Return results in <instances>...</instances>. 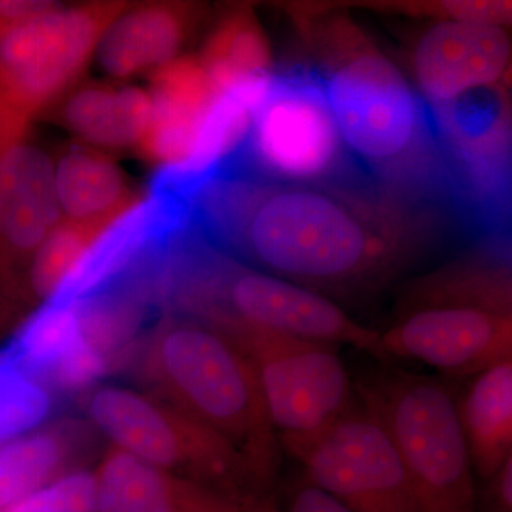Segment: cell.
I'll return each instance as SVG.
<instances>
[{
    "label": "cell",
    "mask_w": 512,
    "mask_h": 512,
    "mask_svg": "<svg viewBox=\"0 0 512 512\" xmlns=\"http://www.w3.org/2000/svg\"><path fill=\"white\" fill-rule=\"evenodd\" d=\"M367 177L278 181L222 157L190 173L161 168L153 184L215 247L340 305L389 288L454 228L446 202Z\"/></svg>",
    "instance_id": "cell-1"
},
{
    "label": "cell",
    "mask_w": 512,
    "mask_h": 512,
    "mask_svg": "<svg viewBox=\"0 0 512 512\" xmlns=\"http://www.w3.org/2000/svg\"><path fill=\"white\" fill-rule=\"evenodd\" d=\"M296 18L346 153L387 187L437 201L453 194L426 104L399 67L346 16Z\"/></svg>",
    "instance_id": "cell-2"
},
{
    "label": "cell",
    "mask_w": 512,
    "mask_h": 512,
    "mask_svg": "<svg viewBox=\"0 0 512 512\" xmlns=\"http://www.w3.org/2000/svg\"><path fill=\"white\" fill-rule=\"evenodd\" d=\"M161 313L229 333L264 330L348 345L387 362L379 330L357 322L332 299L252 268L215 247L185 221L165 241L158 266Z\"/></svg>",
    "instance_id": "cell-3"
},
{
    "label": "cell",
    "mask_w": 512,
    "mask_h": 512,
    "mask_svg": "<svg viewBox=\"0 0 512 512\" xmlns=\"http://www.w3.org/2000/svg\"><path fill=\"white\" fill-rule=\"evenodd\" d=\"M140 389L156 394L229 441L264 493L279 471V437L266 413L251 360L221 330L163 312L127 362Z\"/></svg>",
    "instance_id": "cell-4"
},
{
    "label": "cell",
    "mask_w": 512,
    "mask_h": 512,
    "mask_svg": "<svg viewBox=\"0 0 512 512\" xmlns=\"http://www.w3.org/2000/svg\"><path fill=\"white\" fill-rule=\"evenodd\" d=\"M387 359L473 376L512 356V269L505 245L483 242L403 286L380 332Z\"/></svg>",
    "instance_id": "cell-5"
},
{
    "label": "cell",
    "mask_w": 512,
    "mask_h": 512,
    "mask_svg": "<svg viewBox=\"0 0 512 512\" xmlns=\"http://www.w3.org/2000/svg\"><path fill=\"white\" fill-rule=\"evenodd\" d=\"M87 419L111 447L218 491L241 504L264 493L229 441L156 394L101 383L87 393Z\"/></svg>",
    "instance_id": "cell-6"
},
{
    "label": "cell",
    "mask_w": 512,
    "mask_h": 512,
    "mask_svg": "<svg viewBox=\"0 0 512 512\" xmlns=\"http://www.w3.org/2000/svg\"><path fill=\"white\" fill-rule=\"evenodd\" d=\"M363 406L389 431L416 512H477V491L456 397L444 384L387 373L360 387Z\"/></svg>",
    "instance_id": "cell-7"
},
{
    "label": "cell",
    "mask_w": 512,
    "mask_h": 512,
    "mask_svg": "<svg viewBox=\"0 0 512 512\" xmlns=\"http://www.w3.org/2000/svg\"><path fill=\"white\" fill-rule=\"evenodd\" d=\"M126 2L62 6L0 33V150L28 140L33 121L70 92Z\"/></svg>",
    "instance_id": "cell-8"
},
{
    "label": "cell",
    "mask_w": 512,
    "mask_h": 512,
    "mask_svg": "<svg viewBox=\"0 0 512 512\" xmlns=\"http://www.w3.org/2000/svg\"><path fill=\"white\" fill-rule=\"evenodd\" d=\"M346 150L318 76H272L227 154L239 167L278 181H322L348 175Z\"/></svg>",
    "instance_id": "cell-9"
},
{
    "label": "cell",
    "mask_w": 512,
    "mask_h": 512,
    "mask_svg": "<svg viewBox=\"0 0 512 512\" xmlns=\"http://www.w3.org/2000/svg\"><path fill=\"white\" fill-rule=\"evenodd\" d=\"M225 335L251 360L282 444L315 436L352 407V384L336 346L264 330Z\"/></svg>",
    "instance_id": "cell-10"
},
{
    "label": "cell",
    "mask_w": 512,
    "mask_h": 512,
    "mask_svg": "<svg viewBox=\"0 0 512 512\" xmlns=\"http://www.w3.org/2000/svg\"><path fill=\"white\" fill-rule=\"evenodd\" d=\"M284 446L305 467L306 480L350 512H416L392 437L366 406Z\"/></svg>",
    "instance_id": "cell-11"
},
{
    "label": "cell",
    "mask_w": 512,
    "mask_h": 512,
    "mask_svg": "<svg viewBox=\"0 0 512 512\" xmlns=\"http://www.w3.org/2000/svg\"><path fill=\"white\" fill-rule=\"evenodd\" d=\"M62 220L53 184V160L28 140L0 151V284L28 311L30 261Z\"/></svg>",
    "instance_id": "cell-12"
},
{
    "label": "cell",
    "mask_w": 512,
    "mask_h": 512,
    "mask_svg": "<svg viewBox=\"0 0 512 512\" xmlns=\"http://www.w3.org/2000/svg\"><path fill=\"white\" fill-rule=\"evenodd\" d=\"M512 45L505 26L440 20L413 53L424 101L441 106L480 89L498 86L510 69Z\"/></svg>",
    "instance_id": "cell-13"
},
{
    "label": "cell",
    "mask_w": 512,
    "mask_h": 512,
    "mask_svg": "<svg viewBox=\"0 0 512 512\" xmlns=\"http://www.w3.org/2000/svg\"><path fill=\"white\" fill-rule=\"evenodd\" d=\"M153 116L137 150L163 167H190L222 93L197 57H178L151 74Z\"/></svg>",
    "instance_id": "cell-14"
},
{
    "label": "cell",
    "mask_w": 512,
    "mask_h": 512,
    "mask_svg": "<svg viewBox=\"0 0 512 512\" xmlns=\"http://www.w3.org/2000/svg\"><path fill=\"white\" fill-rule=\"evenodd\" d=\"M200 8L184 2L128 6L101 36L96 55L101 69L116 79L157 72L178 59Z\"/></svg>",
    "instance_id": "cell-15"
},
{
    "label": "cell",
    "mask_w": 512,
    "mask_h": 512,
    "mask_svg": "<svg viewBox=\"0 0 512 512\" xmlns=\"http://www.w3.org/2000/svg\"><path fill=\"white\" fill-rule=\"evenodd\" d=\"M96 477L97 512H235L238 503L110 447Z\"/></svg>",
    "instance_id": "cell-16"
},
{
    "label": "cell",
    "mask_w": 512,
    "mask_h": 512,
    "mask_svg": "<svg viewBox=\"0 0 512 512\" xmlns=\"http://www.w3.org/2000/svg\"><path fill=\"white\" fill-rule=\"evenodd\" d=\"M471 377L456 399L458 421L471 466L487 480L512 456V356Z\"/></svg>",
    "instance_id": "cell-17"
},
{
    "label": "cell",
    "mask_w": 512,
    "mask_h": 512,
    "mask_svg": "<svg viewBox=\"0 0 512 512\" xmlns=\"http://www.w3.org/2000/svg\"><path fill=\"white\" fill-rule=\"evenodd\" d=\"M151 116L153 103L146 90L107 83L73 87L60 113L64 126L101 148L137 147Z\"/></svg>",
    "instance_id": "cell-18"
},
{
    "label": "cell",
    "mask_w": 512,
    "mask_h": 512,
    "mask_svg": "<svg viewBox=\"0 0 512 512\" xmlns=\"http://www.w3.org/2000/svg\"><path fill=\"white\" fill-rule=\"evenodd\" d=\"M53 184L62 217L69 220L127 214L146 197L130 187L111 158L84 146L64 148L53 160Z\"/></svg>",
    "instance_id": "cell-19"
},
{
    "label": "cell",
    "mask_w": 512,
    "mask_h": 512,
    "mask_svg": "<svg viewBox=\"0 0 512 512\" xmlns=\"http://www.w3.org/2000/svg\"><path fill=\"white\" fill-rule=\"evenodd\" d=\"M197 59L222 94L264 89L274 76L268 40L251 6L228 9Z\"/></svg>",
    "instance_id": "cell-20"
},
{
    "label": "cell",
    "mask_w": 512,
    "mask_h": 512,
    "mask_svg": "<svg viewBox=\"0 0 512 512\" xmlns=\"http://www.w3.org/2000/svg\"><path fill=\"white\" fill-rule=\"evenodd\" d=\"M72 429L45 426L0 446V511L69 473Z\"/></svg>",
    "instance_id": "cell-21"
},
{
    "label": "cell",
    "mask_w": 512,
    "mask_h": 512,
    "mask_svg": "<svg viewBox=\"0 0 512 512\" xmlns=\"http://www.w3.org/2000/svg\"><path fill=\"white\" fill-rule=\"evenodd\" d=\"M124 215H107L92 220L62 217L37 248L26 272L25 288L30 306L35 309L52 299L83 256Z\"/></svg>",
    "instance_id": "cell-22"
},
{
    "label": "cell",
    "mask_w": 512,
    "mask_h": 512,
    "mask_svg": "<svg viewBox=\"0 0 512 512\" xmlns=\"http://www.w3.org/2000/svg\"><path fill=\"white\" fill-rule=\"evenodd\" d=\"M53 412L52 389L0 350V446L42 429Z\"/></svg>",
    "instance_id": "cell-23"
},
{
    "label": "cell",
    "mask_w": 512,
    "mask_h": 512,
    "mask_svg": "<svg viewBox=\"0 0 512 512\" xmlns=\"http://www.w3.org/2000/svg\"><path fill=\"white\" fill-rule=\"evenodd\" d=\"M0 512H97L94 471H69Z\"/></svg>",
    "instance_id": "cell-24"
},
{
    "label": "cell",
    "mask_w": 512,
    "mask_h": 512,
    "mask_svg": "<svg viewBox=\"0 0 512 512\" xmlns=\"http://www.w3.org/2000/svg\"><path fill=\"white\" fill-rule=\"evenodd\" d=\"M487 481L477 494V512H512V456Z\"/></svg>",
    "instance_id": "cell-25"
},
{
    "label": "cell",
    "mask_w": 512,
    "mask_h": 512,
    "mask_svg": "<svg viewBox=\"0 0 512 512\" xmlns=\"http://www.w3.org/2000/svg\"><path fill=\"white\" fill-rule=\"evenodd\" d=\"M47 0H0V33L28 25L59 8Z\"/></svg>",
    "instance_id": "cell-26"
},
{
    "label": "cell",
    "mask_w": 512,
    "mask_h": 512,
    "mask_svg": "<svg viewBox=\"0 0 512 512\" xmlns=\"http://www.w3.org/2000/svg\"><path fill=\"white\" fill-rule=\"evenodd\" d=\"M285 512H350L342 503H339L332 495L325 493L309 483L303 481L292 494L289 495Z\"/></svg>",
    "instance_id": "cell-27"
},
{
    "label": "cell",
    "mask_w": 512,
    "mask_h": 512,
    "mask_svg": "<svg viewBox=\"0 0 512 512\" xmlns=\"http://www.w3.org/2000/svg\"><path fill=\"white\" fill-rule=\"evenodd\" d=\"M23 312L25 308L0 284V336L19 322V316Z\"/></svg>",
    "instance_id": "cell-28"
},
{
    "label": "cell",
    "mask_w": 512,
    "mask_h": 512,
    "mask_svg": "<svg viewBox=\"0 0 512 512\" xmlns=\"http://www.w3.org/2000/svg\"><path fill=\"white\" fill-rule=\"evenodd\" d=\"M235 512H285L279 505L274 493L259 495V497L249 498L238 505Z\"/></svg>",
    "instance_id": "cell-29"
}]
</instances>
